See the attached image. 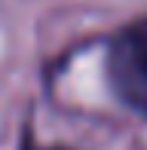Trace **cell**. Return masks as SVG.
<instances>
[{
	"label": "cell",
	"mask_w": 147,
	"mask_h": 150,
	"mask_svg": "<svg viewBox=\"0 0 147 150\" xmlns=\"http://www.w3.org/2000/svg\"><path fill=\"white\" fill-rule=\"evenodd\" d=\"M107 80L132 110L147 117V16L113 37L107 49Z\"/></svg>",
	"instance_id": "obj_1"
}]
</instances>
